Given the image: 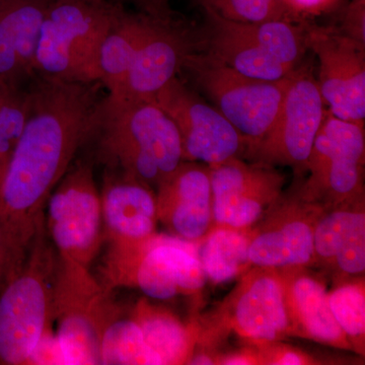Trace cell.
Returning <instances> with one entry per match:
<instances>
[{
	"label": "cell",
	"mask_w": 365,
	"mask_h": 365,
	"mask_svg": "<svg viewBox=\"0 0 365 365\" xmlns=\"http://www.w3.org/2000/svg\"><path fill=\"white\" fill-rule=\"evenodd\" d=\"M339 29L345 35L365 44V0H351L345 6Z\"/></svg>",
	"instance_id": "obj_34"
},
{
	"label": "cell",
	"mask_w": 365,
	"mask_h": 365,
	"mask_svg": "<svg viewBox=\"0 0 365 365\" xmlns=\"http://www.w3.org/2000/svg\"><path fill=\"white\" fill-rule=\"evenodd\" d=\"M192 50V34L170 26L167 19L148 18L123 91L114 98L153 101L163 86L176 78L185 57Z\"/></svg>",
	"instance_id": "obj_17"
},
{
	"label": "cell",
	"mask_w": 365,
	"mask_h": 365,
	"mask_svg": "<svg viewBox=\"0 0 365 365\" xmlns=\"http://www.w3.org/2000/svg\"><path fill=\"white\" fill-rule=\"evenodd\" d=\"M96 132L106 160L150 188H158L184 162L176 124L153 101L108 95Z\"/></svg>",
	"instance_id": "obj_2"
},
{
	"label": "cell",
	"mask_w": 365,
	"mask_h": 365,
	"mask_svg": "<svg viewBox=\"0 0 365 365\" xmlns=\"http://www.w3.org/2000/svg\"><path fill=\"white\" fill-rule=\"evenodd\" d=\"M148 18L120 14L101 48L100 81L108 88V95L119 97L123 91L127 74L143 39Z\"/></svg>",
	"instance_id": "obj_24"
},
{
	"label": "cell",
	"mask_w": 365,
	"mask_h": 365,
	"mask_svg": "<svg viewBox=\"0 0 365 365\" xmlns=\"http://www.w3.org/2000/svg\"><path fill=\"white\" fill-rule=\"evenodd\" d=\"M204 13L225 20L257 23L270 20L297 21L279 0H194ZM299 23V21H297Z\"/></svg>",
	"instance_id": "obj_28"
},
{
	"label": "cell",
	"mask_w": 365,
	"mask_h": 365,
	"mask_svg": "<svg viewBox=\"0 0 365 365\" xmlns=\"http://www.w3.org/2000/svg\"><path fill=\"white\" fill-rule=\"evenodd\" d=\"M364 125L345 121L326 110L297 193L322 207L364 195Z\"/></svg>",
	"instance_id": "obj_8"
},
{
	"label": "cell",
	"mask_w": 365,
	"mask_h": 365,
	"mask_svg": "<svg viewBox=\"0 0 365 365\" xmlns=\"http://www.w3.org/2000/svg\"><path fill=\"white\" fill-rule=\"evenodd\" d=\"M325 208L297 190L282 198L250 228L252 267L302 268L314 265V234Z\"/></svg>",
	"instance_id": "obj_13"
},
{
	"label": "cell",
	"mask_w": 365,
	"mask_h": 365,
	"mask_svg": "<svg viewBox=\"0 0 365 365\" xmlns=\"http://www.w3.org/2000/svg\"><path fill=\"white\" fill-rule=\"evenodd\" d=\"M220 330L232 331L255 348L292 336L285 284L278 269L253 266L223 302Z\"/></svg>",
	"instance_id": "obj_12"
},
{
	"label": "cell",
	"mask_w": 365,
	"mask_h": 365,
	"mask_svg": "<svg viewBox=\"0 0 365 365\" xmlns=\"http://www.w3.org/2000/svg\"><path fill=\"white\" fill-rule=\"evenodd\" d=\"M182 69L246 139L245 155L267 135L294 73L280 81L250 78L197 50L186 55Z\"/></svg>",
	"instance_id": "obj_6"
},
{
	"label": "cell",
	"mask_w": 365,
	"mask_h": 365,
	"mask_svg": "<svg viewBox=\"0 0 365 365\" xmlns=\"http://www.w3.org/2000/svg\"><path fill=\"white\" fill-rule=\"evenodd\" d=\"M334 318L349 341L352 350L364 355L365 288L364 280L344 281L328 292Z\"/></svg>",
	"instance_id": "obj_27"
},
{
	"label": "cell",
	"mask_w": 365,
	"mask_h": 365,
	"mask_svg": "<svg viewBox=\"0 0 365 365\" xmlns=\"http://www.w3.org/2000/svg\"><path fill=\"white\" fill-rule=\"evenodd\" d=\"M326 110L317 78L299 66L290 76L272 127L247 157L261 165L292 168L295 176H304Z\"/></svg>",
	"instance_id": "obj_9"
},
{
	"label": "cell",
	"mask_w": 365,
	"mask_h": 365,
	"mask_svg": "<svg viewBox=\"0 0 365 365\" xmlns=\"http://www.w3.org/2000/svg\"><path fill=\"white\" fill-rule=\"evenodd\" d=\"M26 254V251L14 244L6 228L0 222V294L23 263Z\"/></svg>",
	"instance_id": "obj_31"
},
{
	"label": "cell",
	"mask_w": 365,
	"mask_h": 365,
	"mask_svg": "<svg viewBox=\"0 0 365 365\" xmlns=\"http://www.w3.org/2000/svg\"><path fill=\"white\" fill-rule=\"evenodd\" d=\"M364 215V195L325 209L314 228V264L330 268L338 250Z\"/></svg>",
	"instance_id": "obj_25"
},
{
	"label": "cell",
	"mask_w": 365,
	"mask_h": 365,
	"mask_svg": "<svg viewBox=\"0 0 365 365\" xmlns=\"http://www.w3.org/2000/svg\"><path fill=\"white\" fill-rule=\"evenodd\" d=\"M309 50L319 60L318 86L334 116L365 123V44L339 28L307 21Z\"/></svg>",
	"instance_id": "obj_14"
},
{
	"label": "cell",
	"mask_w": 365,
	"mask_h": 365,
	"mask_svg": "<svg viewBox=\"0 0 365 365\" xmlns=\"http://www.w3.org/2000/svg\"><path fill=\"white\" fill-rule=\"evenodd\" d=\"M101 203L110 242H143L157 234V198L148 185L121 172L106 180Z\"/></svg>",
	"instance_id": "obj_18"
},
{
	"label": "cell",
	"mask_w": 365,
	"mask_h": 365,
	"mask_svg": "<svg viewBox=\"0 0 365 365\" xmlns=\"http://www.w3.org/2000/svg\"><path fill=\"white\" fill-rule=\"evenodd\" d=\"M187 364L212 365L216 364V359L215 357H213L210 353L205 351L198 353L194 352L193 354H192V356L190 357L188 364Z\"/></svg>",
	"instance_id": "obj_36"
},
{
	"label": "cell",
	"mask_w": 365,
	"mask_h": 365,
	"mask_svg": "<svg viewBox=\"0 0 365 365\" xmlns=\"http://www.w3.org/2000/svg\"><path fill=\"white\" fill-rule=\"evenodd\" d=\"M215 225L247 230L282 198L285 177L270 165L230 158L209 167Z\"/></svg>",
	"instance_id": "obj_15"
},
{
	"label": "cell",
	"mask_w": 365,
	"mask_h": 365,
	"mask_svg": "<svg viewBox=\"0 0 365 365\" xmlns=\"http://www.w3.org/2000/svg\"><path fill=\"white\" fill-rule=\"evenodd\" d=\"M93 85L41 78L31 91L28 119L0 182V222L23 251L44 222L53 190L96 133L102 100Z\"/></svg>",
	"instance_id": "obj_1"
},
{
	"label": "cell",
	"mask_w": 365,
	"mask_h": 365,
	"mask_svg": "<svg viewBox=\"0 0 365 365\" xmlns=\"http://www.w3.org/2000/svg\"><path fill=\"white\" fill-rule=\"evenodd\" d=\"M109 294L88 267L58 255L52 319L64 364H101L103 334L119 316Z\"/></svg>",
	"instance_id": "obj_7"
},
{
	"label": "cell",
	"mask_w": 365,
	"mask_h": 365,
	"mask_svg": "<svg viewBox=\"0 0 365 365\" xmlns=\"http://www.w3.org/2000/svg\"><path fill=\"white\" fill-rule=\"evenodd\" d=\"M120 13L102 0L50 2L35 53L41 78L100 83L101 48Z\"/></svg>",
	"instance_id": "obj_3"
},
{
	"label": "cell",
	"mask_w": 365,
	"mask_h": 365,
	"mask_svg": "<svg viewBox=\"0 0 365 365\" xmlns=\"http://www.w3.org/2000/svg\"><path fill=\"white\" fill-rule=\"evenodd\" d=\"M132 318L140 327L146 345L162 365L188 364L198 343V327L185 325L174 314L153 306L146 299L137 302Z\"/></svg>",
	"instance_id": "obj_22"
},
{
	"label": "cell",
	"mask_w": 365,
	"mask_h": 365,
	"mask_svg": "<svg viewBox=\"0 0 365 365\" xmlns=\"http://www.w3.org/2000/svg\"><path fill=\"white\" fill-rule=\"evenodd\" d=\"M101 364L162 365V362L146 345L135 319L118 316L103 334Z\"/></svg>",
	"instance_id": "obj_26"
},
{
	"label": "cell",
	"mask_w": 365,
	"mask_h": 365,
	"mask_svg": "<svg viewBox=\"0 0 365 365\" xmlns=\"http://www.w3.org/2000/svg\"><path fill=\"white\" fill-rule=\"evenodd\" d=\"M31 91L0 93V182L28 119Z\"/></svg>",
	"instance_id": "obj_29"
},
{
	"label": "cell",
	"mask_w": 365,
	"mask_h": 365,
	"mask_svg": "<svg viewBox=\"0 0 365 365\" xmlns=\"http://www.w3.org/2000/svg\"><path fill=\"white\" fill-rule=\"evenodd\" d=\"M153 101L176 124L184 162L210 167L246 155V139L215 106L208 104L177 76Z\"/></svg>",
	"instance_id": "obj_11"
},
{
	"label": "cell",
	"mask_w": 365,
	"mask_h": 365,
	"mask_svg": "<svg viewBox=\"0 0 365 365\" xmlns=\"http://www.w3.org/2000/svg\"><path fill=\"white\" fill-rule=\"evenodd\" d=\"M258 354L259 364L272 365H302L314 364V359L299 349L281 344L271 343L255 348Z\"/></svg>",
	"instance_id": "obj_32"
},
{
	"label": "cell",
	"mask_w": 365,
	"mask_h": 365,
	"mask_svg": "<svg viewBox=\"0 0 365 365\" xmlns=\"http://www.w3.org/2000/svg\"><path fill=\"white\" fill-rule=\"evenodd\" d=\"M249 245L250 228L213 225L195 244L207 281L215 285L223 284L247 272L252 267Z\"/></svg>",
	"instance_id": "obj_23"
},
{
	"label": "cell",
	"mask_w": 365,
	"mask_h": 365,
	"mask_svg": "<svg viewBox=\"0 0 365 365\" xmlns=\"http://www.w3.org/2000/svg\"><path fill=\"white\" fill-rule=\"evenodd\" d=\"M46 225L60 257L90 267L104 241L102 203L93 169L79 163L48 198Z\"/></svg>",
	"instance_id": "obj_10"
},
{
	"label": "cell",
	"mask_w": 365,
	"mask_h": 365,
	"mask_svg": "<svg viewBox=\"0 0 365 365\" xmlns=\"http://www.w3.org/2000/svg\"><path fill=\"white\" fill-rule=\"evenodd\" d=\"M341 279L364 275L365 271V215L361 216L351 232L338 250L330 266Z\"/></svg>",
	"instance_id": "obj_30"
},
{
	"label": "cell",
	"mask_w": 365,
	"mask_h": 365,
	"mask_svg": "<svg viewBox=\"0 0 365 365\" xmlns=\"http://www.w3.org/2000/svg\"><path fill=\"white\" fill-rule=\"evenodd\" d=\"M148 6L150 7L151 13L153 16L157 18L165 19V7H167L168 0H146Z\"/></svg>",
	"instance_id": "obj_37"
},
{
	"label": "cell",
	"mask_w": 365,
	"mask_h": 365,
	"mask_svg": "<svg viewBox=\"0 0 365 365\" xmlns=\"http://www.w3.org/2000/svg\"><path fill=\"white\" fill-rule=\"evenodd\" d=\"M216 364L253 365L260 364H259L256 349H248L245 350V351L232 353V354H227L225 356H218L216 359Z\"/></svg>",
	"instance_id": "obj_35"
},
{
	"label": "cell",
	"mask_w": 365,
	"mask_h": 365,
	"mask_svg": "<svg viewBox=\"0 0 365 365\" xmlns=\"http://www.w3.org/2000/svg\"><path fill=\"white\" fill-rule=\"evenodd\" d=\"M279 1L281 2V4H283V6L287 7V9H288V1H289V0H279ZM288 11H289V9H288ZM289 13H290V11H289ZM294 20H295V19H294ZM295 21H297V20H295Z\"/></svg>",
	"instance_id": "obj_38"
},
{
	"label": "cell",
	"mask_w": 365,
	"mask_h": 365,
	"mask_svg": "<svg viewBox=\"0 0 365 365\" xmlns=\"http://www.w3.org/2000/svg\"><path fill=\"white\" fill-rule=\"evenodd\" d=\"M57 262L44 220L0 294V365L28 364L43 335L51 330Z\"/></svg>",
	"instance_id": "obj_4"
},
{
	"label": "cell",
	"mask_w": 365,
	"mask_h": 365,
	"mask_svg": "<svg viewBox=\"0 0 365 365\" xmlns=\"http://www.w3.org/2000/svg\"><path fill=\"white\" fill-rule=\"evenodd\" d=\"M342 2L343 0H289L288 9L295 20L302 23L307 19L336 11Z\"/></svg>",
	"instance_id": "obj_33"
},
{
	"label": "cell",
	"mask_w": 365,
	"mask_h": 365,
	"mask_svg": "<svg viewBox=\"0 0 365 365\" xmlns=\"http://www.w3.org/2000/svg\"><path fill=\"white\" fill-rule=\"evenodd\" d=\"M193 41L194 50L206 53L250 78L280 81L295 71L262 49L235 21L216 14L205 13L204 25L193 35Z\"/></svg>",
	"instance_id": "obj_20"
},
{
	"label": "cell",
	"mask_w": 365,
	"mask_h": 365,
	"mask_svg": "<svg viewBox=\"0 0 365 365\" xmlns=\"http://www.w3.org/2000/svg\"><path fill=\"white\" fill-rule=\"evenodd\" d=\"M48 0H0V79L36 73L35 53Z\"/></svg>",
	"instance_id": "obj_21"
},
{
	"label": "cell",
	"mask_w": 365,
	"mask_h": 365,
	"mask_svg": "<svg viewBox=\"0 0 365 365\" xmlns=\"http://www.w3.org/2000/svg\"><path fill=\"white\" fill-rule=\"evenodd\" d=\"M110 244L102 282L109 292L136 287L151 299L168 300L196 294L207 282L192 242L155 234L143 242Z\"/></svg>",
	"instance_id": "obj_5"
},
{
	"label": "cell",
	"mask_w": 365,
	"mask_h": 365,
	"mask_svg": "<svg viewBox=\"0 0 365 365\" xmlns=\"http://www.w3.org/2000/svg\"><path fill=\"white\" fill-rule=\"evenodd\" d=\"M280 271L284 279L292 336L339 349L352 350L331 312L325 282L309 273L306 267Z\"/></svg>",
	"instance_id": "obj_19"
},
{
	"label": "cell",
	"mask_w": 365,
	"mask_h": 365,
	"mask_svg": "<svg viewBox=\"0 0 365 365\" xmlns=\"http://www.w3.org/2000/svg\"><path fill=\"white\" fill-rule=\"evenodd\" d=\"M157 189L158 222L178 239L200 242L215 225L208 165L182 162Z\"/></svg>",
	"instance_id": "obj_16"
}]
</instances>
